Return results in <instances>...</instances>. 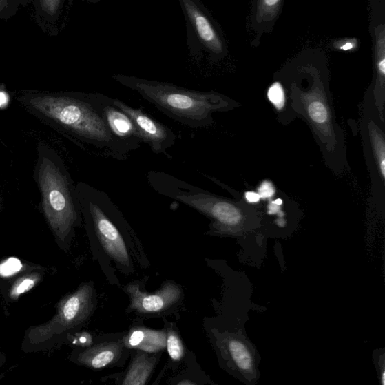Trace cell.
<instances>
[{"mask_svg": "<svg viewBox=\"0 0 385 385\" xmlns=\"http://www.w3.org/2000/svg\"><path fill=\"white\" fill-rule=\"evenodd\" d=\"M17 101L32 116L103 158L126 160L129 147L112 133L104 116L114 98L101 93L29 92Z\"/></svg>", "mask_w": 385, "mask_h": 385, "instance_id": "obj_1", "label": "cell"}, {"mask_svg": "<svg viewBox=\"0 0 385 385\" xmlns=\"http://www.w3.org/2000/svg\"><path fill=\"white\" fill-rule=\"evenodd\" d=\"M112 78L136 92L168 118L194 129L211 127L215 123L213 114L227 112L235 105L233 101L215 92L194 91L167 81L123 74H114Z\"/></svg>", "mask_w": 385, "mask_h": 385, "instance_id": "obj_2", "label": "cell"}, {"mask_svg": "<svg viewBox=\"0 0 385 385\" xmlns=\"http://www.w3.org/2000/svg\"><path fill=\"white\" fill-rule=\"evenodd\" d=\"M37 152L34 178L41 195L40 209L57 242L70 244L81 222L76 185L63 159L53 147L39 142Z\"/></svg>", "mask_w": 385, "mask_h": 385, "instance_id": "obj_3", "label": "cell"}, {"mask_svg": "<svg viewBox=\"0 0 385 385\" xmlns=\"http://www.w3.org/2000/svg\"><path fill=\"white\" fill-rule=\"evenodd\" d=\"M76 188L90 239L100 244L101 251L123 273L133 274L134 250L129 244L135 243V235L125 218L105 192L83 182L76 184Z\"/></svg>", "mask_w": 385, "mask_h": 385, "instance_id": "obj_4", "label": "cell"}, {"mask_svg": "<svg viewBox=\"0 0 385 385\" xmlns=\"http://www.w3.org/2000/svg\"><path fill=\"white\" fill-rule=\"evenodd\" d=\"M147 182L158 194L184 203L211 218L213 228H232L241 222V211L233 202L165 171H149Z\"/></svg>", "mask_w": 385, "mask_h": 385, "instance_id": "obj_5", "label": "cell"}, {"mask_svg": "<svg viewBox=\"0 0 385 385\" xmlns=\"http://www.w3.org/2000/svg\"><path fill=\"white\" fill-rule=\"evenodd\" d=\"M96 303L94 284H81L76 291L67 295L59 302L56 313L50 321L30 327L23 344L30 348H39L65 333L76 330L92 317Z\"/></svg>", "mask_w": 385, "mask_h": 385, "instance_id": "obj_6", "label": "cell"}, {"mask_svg": "<svg viewBox=\"0 0 385 385\" xmlns=\"http://www.w3.org/2000/svg\"><path fill=\"white\" fill-rule=\"evenodd\" d=\"M186 25L188 53L194 61L207 54L210 61H217L227 53L225 40L215 20L200 0H178Z\"/></svg>", "mask_w": 385, "mask_h": 385, "instance_id": "obj_7", "label": "cell"}, {"mask_svg": "<svg viewBox=\"0 0 385 385\" xmlns=\"http://www.w3.org/2000/svg\"><path fill=\"white\" fill-rule=\"evenodd\" d=\"M129 295V313L142 316H161L171 313L184 298L183 290L174 282L167 281L154 293L141 290V283L131 282L125 287Z\"/></svg>", "mask_w": 385, "mask_h": 385, "instance_id": "obj_8", "label": "cell"}, {"mask_svg": "<svg viewBox=\"0 0 385 385\" xmlns=\"http://www.w3.org/2000/svg\"><path fill=\"white\" fill-rule=\"evenodd\" d=\"M114 105L132 120L143 143L149 145L153 153L163 155L169 160L173 159L168 152L175 145L177 139L173 129L143 110L133 107L120 100L114 99Z\"/></svg>", "mask_w": 385, "mask_h": 385, "instance_id": "obj_9", "label": "cell"}, {"mask_svg": "<svg viewBox=\"0 0 385 385\" xmlns=\"http://www.w3.org/2000/svg\"><path fill=\"white\" fill-rule=\"evenodd\" d=\"M129 351L122 340L106 341L79 350L74 356V362L92 370H102L125 362Z\"/></svg>", "mask_w": 385, "mask_h": 385, "instance_id": "obj_10", "label": "cell"}, {"mask_svg": "<svg viewBox=\"0 0 385 385\" xmlns=\"http://www.w3.org/2000/svg\"><path fill=\"white\" fill-rule=\"evenodd\" d=\"M104 116L112 133L131 151L134 152L141 146L143 139L134 122L114 105V101L105 106Z\"/></svg>", "mask_w": 385, "mask_h": 385, "instance_id": "obj_11", "label": "cell"}, {"mask_svg": "<svg viewBox=\"0 0 385 385\" xmlns=\"http://www.w3.org/2000/svg\"><path fill=\"white\" fill-rule=\"evenodd\" d=\"M131 362L121 375L117 383L124 385H145L150 379L158 364L159 355H150L149 352L134 349Z\"/></svg>", "mask_w": 385, "mask_h": 385, "instance_id": "obj_12", "label": "cell"}, {"mask_svg": "<svg viewBox=\"0 0 385 385\" xmlns=\"http://www.w3.org/2000/svg\"><path fill=\"white\" fill-rule=\"evenodd\" d=\"M125 346L131 349L157 353L166 348L165 331L147 329L143 326H134L122 339Z\"/></svg>", "mask_w": 385, "mask_h": 385, "instance_id": "obj_13", "label": "cell"}, {"mask_svg": "<svg viewBox=\"0 0 385 385\" xmlns=\"http://www.w3.org/2000/svg\"><path fill=\"white\" fill-rule=\"evenodd\" d=\"M375 61L377 79L374 90L375 105L383 114L384 103V78H385V42L384 28L381 26L376 29Z\"/></svg>", "mask_w": 385, "mask_h": 385, "instance_id": "obj_14", "label": "cell"}, {"mask_svg": "<svg viewBox=\"0 0 385 385\" xmlns=\"http://www.w3.org/2000/svg\"><path fill=\"white\" fill-rule=\"evenodd\" d=\"M166 347L170 362L174 364L181 363L185 355L183 342L175 324L165 320Z\"/></svg>", "mask_w": 385, "mask_h": 385, "instance_id": "obj_15", "label": "cell"}, {"mask_svg": "<svg viewBox=\"0 0 385 385\" xmlns=\"http://www.w3.org/2000/svg\"><path fill=\"white\" fill-rule=\"evenodd\" d=\"M370 137L376 163L377 165L379 166L381 177L382 180H384L385 176L384 138V136L381 135L380 131L377 130L374 125L370 127Z\"/></svg>", "mask_w": 385, "mask_h": 385, "instance_id": "obj_16", "label": "cell"}, {"mask_svg": "<svg viewBox=\"0 0 385 385\" xmlns=\"http://www.w3.org/2000/svg\"><path fill=\"white\" fill-rule=\"evenodd\" d=\"M229 350L238 367L242 371H249L252 368V358L248 348L239 341L232 340L229 343Z\"/></svg>", "mask_w": 385, "mask_h": 385, "instance_id": "obj_17", "label": "cell"}, {"mask_svg": "<svg viewBox=\"0 0 385 385\" xmlns=\"http://www.w3.org/2000/svg\"><path fill=\"white\" fill-rule=\"evenodd\" d=\"M41 275L34 273L24 275L16 281L10 291V297L12 300H18L22 294L25 293L32 289L40 282Z\"/></svg>", "mask_w": 385, "mask_h": 385, "instance_id": "obj_18", "label": "cell"}, {"mask_svg": "<svg viewBox=\"0 0 385 385\" xmlns=\"http://www.w3.org/2000/svg\"><path fill=\"white\" fill-rule=\"evenodd\" d=\"M282 0H258V19L269 21L275 17L280 9Z\"/></svg>", "mask_w": 385, "mask_h": 385, "instance_id": "obj_19", "label": "cell"}, {"mask_svg": "<svg viewBox=\"0 0 385 385\" xmlns=\"http://www.w3.org/2000/svg\"><path fill=\"white\" fill-rule=\"evenodd\" d=\"M268 98L278 110H282L285 105L286 96L282 86L274 83L268 91Z\"/></svg>", "mask_w": 385, "mask_h": 385, "instance_id": "obj_20", "label": "cell"}, {"mask_svg": "<svg viewBox=\"0 0 385 385\" xmlns=\"http://www.w3.org/2000/svg\"><path fill=\"white\" fill-rule=\"evenodd\" d=\"M259 195L261 198L268 199L273 196L275 191L271 183H264L259 187Z\"/></svg>", "mask_w": 385, "mask_h": 385, "instance_id": "obj_21", "label": "cell"}, {"mask_svg": "<svg viewBox=\"0 0 385 385\" xmlns=\"http://www.w3.org/2000/svg\"><path fill=\"white\" fill-rule=\"evenodd\" d=\"M245 198H247V200L251 203L258 202L260 199L259 194H256V192H248L245 194Z\"/></svg>", "mask_w": 385, "mask_h": 385, "instance_id": "obj_22", "label": "cell"}, {"mask_svg": "<svg viewBox=\"0 0 385 385\" xmlns=\"http://www.w3.org/2000/svg\"><path fill=\"white\" fill-rule=\"evenodd\" d=\"M50 3V7H52V11L55 12L61 4V0H48V4Z\"/></svg>", "mask_w": 385, "mask_h": 385, "instance_id": "obj_23", "label": "cell"}, {"mask_svg": "<svg viewBox=\"0 0 385 385\" xmlns=\"http://www.w3.org/2000/svg\"><path fill=\"white\" fill-rule=\"evenodd\" d=\"M6 355L0 352V367H1L6 362Z\"/></svg>", "mask_w": 385, "mask_h": 385, "instance_id": "obj_24", "label": "cell"}, {"mask_svg": "<svg viewBox=\"0 0 385 385\" xmlns=\"http://www.w3.org/2000/svg\"><path fill=\"white\" fill-rule=\"evenodd\" d=\"M353 47V45H351V43H346L345 45H342L340 48L344 49V50H347V49H351Z\"/></svg>", "mask_w": 385, "mask_h": 385, "instance_id": "obj_25", "label": "cell"}, {"mask_svg": "<svg viewBox=\"0 0 385 385\" xmlns=\"http://www.w3.org/2000/svg\"><path fill=\"white\" fill-rule=\"evenodd\" d=\"M87 3L92 4L99 3L103 1V0H87Z\"/></svg>", "mask_w": 385, "mask_h": 385, "instance_id": "obj_26", "label": "cell"}, {"mask_svg": "<svg viewBox=\"0 0 385 385\" xmlns=\"http://www.w3.org/2000/svg\"><path fill=\"white\" fill-rule=\"evenodd\" d=\"M1 204H2V196L0 194V209H1Z\"/></svg>", "mask_w": 385, "mask_h": 385, "instance_id": "obj_27", "label": "cell"}]
</instances>
